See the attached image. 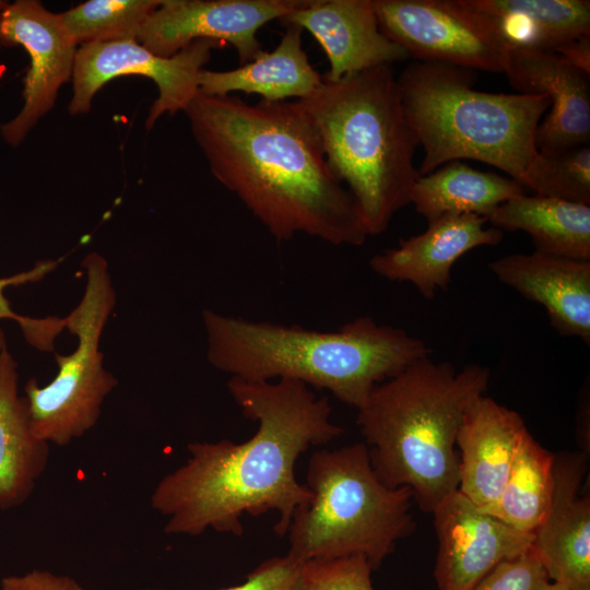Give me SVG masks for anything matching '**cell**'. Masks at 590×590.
Masks as SVG:
<instances>
[{
  "label": "cell",
  "mask_w": 590,
  "mask_h": 590,
  "mask_svg": "<svg viewBox=\"0 0 590 590\" xmlns=\"http://www.w3.org/2000/svg\"><path fill=\"white\" fill-rule=\"evenodd\" d=\"M227 389L243 415L257 422L246 441H194L189 458L163 476L151 506L165 517L164 532L197 536L211 529L240 536L245 515L276 511L274 532L287 533L295 511L310 498L295 465L311 446L326 445L344 429L332 408L299 381H247L231 377Z\"/></svg>",
  "instance_id": "cell-1"
},
{
  "label": "cell",
  "mask_w": 590,
  "mask_h": 590,
  "mask_svg": "<svg viewBox=\"0 0 590 590\" xmlns=\"http://www.w3.org/2000/svg\"><path fill=\"white\" fill-rule=\"evenodd\" d=\"M184 113L214 178L278 241L297 234L334 246L366 241L358 208L298 99L248 104L198 92Z\"/></svg>",
  "instance_id": "cell-2"
},
{
  "label": "cell",
  "mask_w": 590,
  "mask_h": 590,
  "mask_svg": "<svg viewBox=\"0 0 590 590\" xmlns=\"http://www.w3.org/2000/svg\"><path fill=\"white\" fill-rule=\"evenodd\" d=\"M206 357L216 369L247 381L290 379L330 391L359 409L371 390L430 355L401 328L355 318L335 331L256 321L202 311Z\"/></svg>",
  "instance_id": "cell-3"
},
{
  "label": "cell",
  "mask_w": 590,
  "mask_h": 590,
  "mask_svg": "<svg viewBox=\"0 0 590 590\" xmlns=\"http://www.w3.org/2000/svg\"><path fill=\"white\" fill-rule=\"evenodd\" d=\"M489 370L469 364L458 370L429 356L377 385L357 409L377 477L388 487H409L426 512L459 487L457 434Z\"/></svg>",
  "instance_id": "cell-4"
},
{
  "label": "cell",
  "mask_w": 590,
  "mask_h": 590,
  "mask_svg": "<svg viewBox=\"0 0 590 590\" xmlns=\"http://www.w3.org/2000/svg\"><path fill=\"white\" fill-rule=\"evenodd\" d=\"M314 121L329 166L352 194L368 236L384 233L411 203L420 177L418 140L406 118L392 64L321 85L298 99Z\"/></svg>",
  "instance_id": "cell-5"
},
{
  "label": "cell",
  "mask_w": 590,
  "mask_h": 590,
  "mask_svg": "<svg viewBox=\"0 0 590 590\" xmlns=\"http://www.w3.org/2000/svg\"><path fill=\"white\" fill-rule=\"evenodd\" d=\"M406 118L424 150L420 175L473 160L526 187L539 152L535 134L551 107L546 94L491 93L474 85V71L413 61L397 76ZM528 190V189H527Z\"/></svg>",
  "instance_id": "cell-6"
},
{
  "label": "cell",
  "mask_w": 590,
  "mask_h": 590,
  "mask_svg": "<svg viewBox=\"0 0 590 590\" xmlns=\"http://www.w3.org/2000/svg\"><path fill=\"white\" fill-rule=\"evenodd\" d=\"M309 500L288 527V555L303 563L362 555L377 569L411 534L409 487L390 488L375 474L366 444L319 449L308 461Z\"/></svg>",
  "instance_id": "cell-7"
},
{
  "label": "cell",
  "mask_w": 590,
  "mask_h": 590,
  "mask_svg": "<svg viewBox=\"0 0 590 590\" xmlns=\"http://www.w3.org/2000/svg\"><path fill=\"white\" fill-rule=\"evenodd\" d=\"M86 285L78 306L64 318L66 330L78 338L69 355L55 354L56 377L46 386L30 379L24 397L34 433L46 442L67 446L97 423L105 398L117 386L104 367L101 337L116 303L103 256L93 251L82 261Z\"/></svg>",
  "instance_id": "cell-8"
},
{
  "label": "cell",
  "mask_w": 590,
  "mask_h": 590,
  "mask_svg": "<svg viewBox=\"0 0 590 590\" xmlns=\"http://www.w3.org/2000/svg\"><path fill=\"white\" fill-rule=\"evenodd\" d=\"M381 32L414 61L505 73L509 46L469 0H374Z\"/></svg>",
  "instance_id": "cell-9"
},
{
  "label": "cell",
  "mask_w": 590,
  "mask_h": 590,
  "mask_svg": "<svg viewBox=\"0 0 590 590\" xmlns=\"http://www.w3.org/2000/svg\"><path fill=\"white\" fill-rule=\"evenodd\" d=\"M222 45L198 39L172 57L157 56L135 40L81 45L74 60L69 113L72 116L88 113L95 94L113 79L142 75L151 79L158 90L145 121L150 130L162 115L185 111L199 92L203 66L212 50Z\"/></svg>",
  "instance_id": "cell-10"
},
{
  "label": "cell",
  "mask_w": 590,
  "mask_h": 590,
  "mask_svg": "<svg viewBox=\"0 0 590 590\" xmlns=\"http://www.w3.org/2000/svg\"><path fill=\"white\" fill-rule=\"evenodd\" d=\"M307 0H163L145 22L138 42L153 54L172 57L190 43L229 44L240 66L264 52L258 31L303 7Z\"/></svg>",
  "instance_id": "cell-11"
},
{
  "label": "cell",
  "mask_w": 590,
  "mask_h": 590,
  "mask_svg": "<svg viewBox=\"0 0 590 590\" xmlns=\"http://www.w3.org/2000/svg\"><path fill=\"white\" fill-rule=\"evenodd\" d=\"M2 45H21L31 60L24 79L22 108L0 128L2 139L17 146L52 109L59 90L72 79L78 45L67 35L59 13L48 11L37 0L7 3L0 12Z\"/></svg>",
  "instance_id": "cell-12"
},
{
  "label": "cell",
  "mask_w": 590,
  "mask_h": 590,
  "mask_svg": "<svg viewBox=\"0 0 590 590\" xmlns=\"http://www.w3.org/2000/svg\"><path fill=\"white\" fill-rule=\"evenodd\" d=\"M432 514L438 539L434 578L439 590H467L532 546L533 534L493 517L459 491Z\"/></svg>",
  "instance_id": "cell-13"
},
{
  "label": "cell",
  "mask_w": 590,
  "mask_h": 590,
  "mask_svg": "<svg viewBox=\"0 0 590 590\" xmlns=\"http://www.w3.org/2000/svg\"><path fill=\"white\" fill-rule=\"evenodd\" d=\"M521 94H546L548 114L540 122L535 145L552 154L589 145L590 73L553 51L509 48L504 73Z\"/></svg>",
  "instance_id": "cell-14"
},
{
  "label": "cell",
  "mask_w": 590,
  "mask_h": 590,
  "mask_svg": "<svg viewBox=\"0 0 590 590\" xmlns=\"http://www.w3.org/2000/svg\"><path fill=\"white\" fill-rule=\"evenodd\" d=\"M586 455H555L553 494L532 547L547 578L568 590H590V498L580 495Z\"/></svg>",
  "instance_id": "cell-15"
},
{
  "label": "cell",
  "mask_w": 590,
  "mask_h": 590,
  "mask_svg": "<svg viewBox=\"0 0 590 590\" xmlns=\"http://www.w3.org/2000/svg\"><path fill=\"white\" fill-rule=\"evenodd\" d=\"M279 21L308 31L319 43L330 64L326 81L409 59L381 32L374 0H307Z\"/></svg>",
  "instance_id": "cell-16"
},
{
  "label": "cell",
  "mask_w": 590,
  "mask_h": 590,
  "mask_svg": "<svg viewBox=\"0 0 590 590\" xmlns=\"http://www.w3.org/2000/svg\"><path fill=\"white\" fill-rule=\"evenodd\" d=\"M487 219L476 214H447L428 222L425 232L400 239L397 248L371 257L370 269L378 275L412 283L426 299L447 290L453 264L480 246L498 245L503 231L486 227Z\"/></svg>",
  "instance_id": "cell-17"
},
{
  "label": "cell",
  "mask_w": 590,
  "mask_h": 590,
  "mask_svg": "<svg viewBox=\"0 0 590 590\" xmlns=\"http://www.w3.org/2000/svg\"><path fill=\"white\" fill-rule=\"evenodd\" d=\"M488 267L502 283L542 305L559 334L590 345V260L533 251L497 258Z\"/></svg>",
  "instance_id": "cell-18"
},
{
  "label": "cell",
  "mask_w": 590,
  "mask_h": 590,
  "mask_svg": "<svg viewBox=\"0 0 590 590\" xmlns=\"http://www.w3.org/2000/svg\"><path fill=\"white\" fill-rule=\"evenodd\" d=\"M523 418L494 399L481 396L468 409L457 434L458 491L483 510L498 498L522 437Z\"/></svg>",
  "instance_id": "cell-19"
},
{
  "label": "cell",
  "mask_w": 590,
  "mask_h": 590,
  "mask_svg": "<svg viewBox=\"0 0 590 590\" xmlns=\"http://www.w3.org/2000/svg\"><path fill=\"white\" fill-rule=\"evenodd\" d=\"M285 32L271 52L236 69L212 71L199 75V92L209 96H225L233 92L257 94L262 101L280 102L288 97L303 99L317 91L322 75L310 64L303 48V28L282 24Z\"/></svg>",
  "instance_id": "cell-20"
},
{
  "label": "cell",
  "mask_w": 590,
  "mask_h": 590,
  "mask_svg": "<svg viewBox=\"0 0 590 590\" xmlns=\"http://www.w3.org/2000/svg\"><path fill=\"white\" fill-rule=\"evenodd\" d=\"M49 444L33 430L27 403L19 394L17 363L0 352V509L24 504L45 472Z\"/></svg>",
  "instance_id": "cell-21"
},
{
  "label": "cell",
  "mask_w": 590,
  "mask_h": 590,
  "mask_svg": "<svg viewBox=\"0 0 590 590\" xmlns=\"http://www.w3.org/2000/svg\"><path fill=\"white\" fill-rule=\"evenodd\" d=\"M510 48L558 54L590 36L588 0H469Z\"/></svg>",
  "instance_id": "cell-22"
},
{
  "label": "cell",
  "mask_w": 590,
  "mask_h": 590,
  "mask_svg": "<svg viewBox=\"0 0 590 590\" xmlns=\"http://www.w3.org/2000/svg\"><path fill=\"white\" fill-rule=\"evenodd\" d=\"M488 222L500 231L528 233L536 252L590 260V205L538 194L500 204Z\"/></svg>",
  "instance_id": "cell-23"
},
{
  "label": "cell",
  "mask_w": 590,
  "mask_h": 590,
  "mask_svg": "<svg viewBox=\"0 0 590 590\" xmlns=\"http://www.w3.org/2000/svg\"><path fill=\"white\" fill-rule=\"evenodd\" d=\"M527 191L510 177L452 161L427 175H420L411 203L427 222L447 214H476L488 221L500 204Z\"/></svg>",
  "instance_id": "cell-24"
},
{
  "label": "cell",
  "mask_w": 590,
  "mask_h": 590,
  "mask_svg": "<svg viewBox=\"0 0 590 590\" xmlns=\"http://www.w3.org/2000/svg\"><path fill=\"white\" fill-rule=\"evenodd\" d=\"M555 455L528 430L521 439L505 485L487 514L533 534L551 505Z\"/></svg>",
  "instance_id": "cell-25"
},
{
  "label": "cell",
  "mask_w": 590,
  "mask_h": 590,
  "mask_svg": "<svg viewBox=\"0 0 590 590\" xmlns=\"http://www.w3.org/2000/svg\"><path fill=\"white\" fill-rule=\"evenodd\" d=\"M163 0H90L59 13L76 45L138 42L140 33Z\"/></svg>",
  "instance_id": "cell-26"
},
{
  "label": "cell",
  "mask_w": 590,
  "mask_h": 590,
  "mask_svg": "<svg viewBox=\"0 0 590 590\" xmlns=\"http://www.w3.org/2000/svg\"><path fill=\"white\" fill-rule=\"evenodd\" d=\"M526 188L534 194L590 205V148L538 152L527 170Z\"/></svg>",
  "instance_id": "cell-27"
},
{
  "label": "cell",
  "mask_w": 590,
  "mask_h": 590,
  "mask_svg": "<svg viewBox=\"0 0 590 590\" xmlns=\"http://www.w3.org/2000/svg\"><path fill=\"white\" fill-rule=\"evenodd\" d=\"M59 264L57 260L38 261L31 270L16 273L11 276L0 278V321L9 319L15 321L25 340L33 347L51 352L55 349V340L62 332L61 318H33L16 314L4 295V291L11 286H19L42 280ZM7 349L4 332L0 326V352Z\"/></svg>",
  "instance_id": "cell-28"
},
{
  "label": "cell",
  "mask_w": 590,
  "mask_h": 590,
  "mask_svg": "<svg viewBox=\"0 0 590 590\" xmlns=\"http://www.w3.org/2000/svg\"><path fill=\"white\" fill-rule=\"evenodd\" d=\"M373 567L362 555L304 563V590H374Z\"/></svg>",
  "instance_id": "cell-29"
},
{
  "label": "cell",
  "mask_w": 590,
  "mask_h": 590,
  "mask_svg": "<svg viewBox=\"0 0 590 590\" xmlns=\"http://www.w3.org/2000/svg\"><path fill=\"white\" fill-rule=\"evenodd\" d=\"M548 579L531 546L524 553L500 563L467 590H536Z\"/></svg>",
  "instance_id": "cell-30"
},
{
  "label": "cell",
  "mask_w": 590,
  "mask_h": 590,
  "mask_svg": "<svg viewBox=\"0 0 590 590\" xmlns=\"http://www.w3.org/2000/svg\"><path fill=\"white\" fill-rule=\"evenodd\" d=\"M220 590H304V563L288 554L274 556L263 560L249 573L245 582Z\"/></svg>",
  "instance_id": "cell-31"
},
{
  "label": "cell",
  "mask_w": 590,
  "mask_h": 590,
  "mask_svg": "<svg viewBox=\"0 0 590 590\" xmlns=\"http://www.w3.org/2000/svg\"><path fill=\"white\" fill-rule=\"evenodd\" d=\"M0 590H84V588L68 575L33 569L23 575L3 577Z\"/></svg>",
  "instance_id": "cell-32"
},
{
  "label": "cell",
  "mask_w": 590,
  "mask_h": 590,
  "mask_svg": "<svg viewBox=\"0 0 590 590\" xmlns=\"http://www.w3.org/2000/svg\"><path fill=\"white\" fill-rule=\"evenodd\" d=\"M558 55L563 56L575 67L590 73V36L571 42Z\"/></svg>",
  "instance_id": "cell-33"
},
{
  "label": "cell",
  "mask_w": 590,
  "mask_h": 590,
  "mask_svg": "<svg viewBox=\"0 0 590 590\" xmlns=\"http://www.w3.org/2000/svg\"><path fill=\"white\" fill-rule=\"evenodd\" d=\"M536 590H568L565 586L558 582H554L550 579L543 580Z\"/></svg>",
  "instance_id": "cell-34"
},
{
  "label": "cell",
  "mask_w": 590,
  "mask_h": 590,
  "mask_svg": "<svg viewBox=\"0 0 590 590\" xmlns=\"http://www.w3.org/2000/svg\"><path fill=\"white\" fill-rule=\"evenodd\" d=\"M7 3H8L7 1L0 0V12L3 10V8L7 5Z\"/></svg>",
  "instance_id": "cell-35"
}]
</instances>
